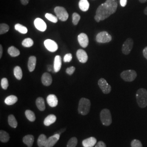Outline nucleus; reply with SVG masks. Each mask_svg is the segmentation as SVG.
Wrapping results in <instances>:
<instances>
[{
	"instance_id": "ddd939ff",
	"label": "nucleus",
	"mask_w": 147,
	"mask_h": 147,
	"mask_svg": "<svg viewBox=\"0 0 147 147\" xmlns=\"http://www.w3.org/2000/svg\"><path fill=\"white\" fill-rule=\"evenodd\" d=\"M60 137V134H55L54 135L47 138L46 144L44 147H53L58 142Z\"/></svg>"
},
{
	"instance_id": "c756f323",
	"label": "nucleus",
	"mask_w": 147,
	"mask_h": 147,
	"mask_svg": "<svg viewBox=\"0 0 147 147\" xmlns=\"http://www.w3.org/2000/svg\"><path fill=\"white\" fill-rule=\"evenodd\" d=\"M25 116L26 117L27 119L32 122L34 121L36 119L34 113L33 111L29 110H27L25 111Z\"/></svg>"
},
{
	"instance_id": "bb28decb",
	"label": "nucleus",
	"mask_w": 147,
	"mask_h": 147,
	"mask_svg": "<svg viewBox=\"0 0 147 147\" xmlns=\"http://www.w3.org/2000/svg\"><path fill=\"white\" fill-rule=\"evenodd\" d=\"M10 136L7 132L3 130H1L0 131V141L1 142L3 143H6L8 142L9 140Z\"/></svg>"
},
{
	"instance_id": "4468645a",
	"label": "nucleus",
	"mask_w": 147,
	"mask_h": 147,
	"mask_svg": "<svg viewBox=\"0 0 147 147\" xmlns=\"http://www.w3.org/2000/svg\"><path fill=\"white\" fill-rule=\"evenodd\" d=\"M76 56L80 62L85 63L88 61V55L86 52L82 49H79L76 52Z\"/></svg>"
},
{
	"instance_id": "1a4fd4ad",
	"label": "nucleus",
	"mask_w": 147,
	"mask_h": 147,
	"mask_svg": "<svg viewBox=\"0 0 147 147\" xmlns=\"http://www.w3.org/2000/svg\"><path fill=\"white\" fill-rule=\"evenodd\" d=\"M98 85L101 89L103 93L105 94H109L111 91V86L107 83L106 80L103 78H101L98 81Z\"/></svg>"
},
{
	"instance_id": "72a5a7b5",
	"label": "nucleus",
	"mask_w": 147,
	"mask_h": 147,
	"mask_svg": "<svg viewBox=\"0 0 147 147\" xmlns=\"http://www.w3.org/2000/svg\"><path fill=\"white\" fill-rule=\"evenodd\" d=\"M45 18L47 19L48 20L53 22V23H56L58 21V18L50 13L45 14Z\"/></svg>"
},
{
	"instance_id": "aec40b11",
	"label": "nucleus",
	"mask_w": 147,
	"mask_h": 147,
	"mask_svg": "<svg viewBox=\"0 0 147 147\" xmlns=\"http://www.w3.org/2000/svg\"><path fill=\"white\" fill-rule=\"evenodd\" d=\"M34 140V137L31 135H27L26 136L24 137L23 142L26 144L28 147H32L33 146V142Z\"/></svg>"
},
{
	"instance_id": "49530a36",
	"label": "nucleus",
	"mask_w": 147,
	"mask_h": 147,
	"mask_svg": "<svg viewBox=\"0 0 147 147\" xmlns=\"http://www.w3.org/2000/svg\"><path fill=\"white\" fill-rule=\"evenodd\" d=\"M2 53H3V47L2 45H0V58H2Z\"/></svg>"
},
{
	"instance_id": "393cba45",
	"label": "nucleus",
	"mask_w": 147,
	"mask_h": 147,
	"mask_svg": "<svg viewBox=\"0 0 147 147\" xmlns=\"http://www.w3.org/2000/svg\"><path fill=\"white\" fill-rule=\"evenodd\" d=\"M8 53H9V55L13 57H17L18 56L20 55V51L16 47L11 46V47H9L8 49Z\"/></svg>"
},
{
	"instance_id": "de8ad7c7",
	"label": "nucleus",
	"mask_w": 147,
	"mask_h": 147,
	"mask_svg": "<svg viewBox=\"0 0 147 147\" xmlns=\"http://www.w3.org/2000/svg\"><path fill=\"white\" fill-rule=\"evenodd\" d=\"M65 130V129H61V130H60V131H58L56 132V134H61V133H62V132H63Z\"/></svg>"
},
{
	"instance_id": "e433bc0d",
	"label": "nucleus",
	"mask_w": 147,
	"mask_h": 147,
	"mask_svg": "<svg viewBox=\"0 0 147 147\" xmlns=\"http://www.w3.org/2000/svg\"><path fill=\"white\" fill-rule=\"evenodd\" d=\"M1 87L3 89H5V90L7 89L8 87V86H9L8 79L5 78L2 79L1 81Z\"/></svg>"
},
{
	"instance_id": "6e6552de",
	"label": "nucleus",
	"mask_w": 147,
	"mask_h": 147,
	"mask_svg": "<svg viewBox=\"0 0 147 147\" xmlns=\"http://www.w3.org/2000/svg\"><path fill=\"white\" fill-rule=\"evenodd\" d=\"M133 47H134V40L131 38H129L123 44L122 48H121L122 53L124 55H127L131 53Z\"/></svg>"
},
{
	"instance_id": "5701e85b",
	"label": "nucleus",
	"mask_w": 147,
	"mask_h": 147,
	"mask_svg": "<svg viewBox=\"0 0 147 147\" xmlns=\"http://www.w3.org/2000/svg\"><path fill=\"white\" fill-rule=\"evenodd\" d=\"M80 9L83 11H87L89 8V3L87 0H80L79 3Z\"/></svg>"
},
{
	"instance_id": "423d86ee",
	"label": "nucleus",
	"mask_w": 147,
	"mask_h": 147,
	"mask_svg": "<svg viewBox=\"0 0 147 147\" xmlns=\"http://www.w3.org/2000/svg\"><path fill=\"white\" fill-rule=\"evenodd\" d=\"M54 11L56 16L61 21H65L68 20L69 17L68 13L67 11H66V9L63 7H56L54 9Z\"/></svg>"
},
{
	"instance_id": "b1692460",
	"label": "nucleus",
	"mask_w": 147,
	"mask_h": 147,
	"mask_svg": "<svg viewBox=\"0 0 147 147\" xmlns=\"http://www.w3.org/2000/svg\"><path fill=\"white\" fill-rule=\"evenodd\" d=\"M18 98L15 95H9L7 96L5 100V104L7 105H14L18 101Z\"/></svg>"
},
{
	"instance_id": "cd10ccee",
	"label": "nucleus",
	"mask_w": 147,
	"mask_h": 147,
	"mask_svg": "<svg viewBox=\"0 0 147 147\" xmlns=\"http://www.w3.org/2000/svg\"><path fill=\"white\" fill-rule=\"evenodd\" d=\"M14 74L16 79L20 80L22 78V71L21 67L19 66H16L14 69Z\"/></svg>"
},
{
	"instance_id": "c85d7f7f",
	"label": "nucleus",
	"mask_w": 147,
	"mask_h": 147,
	"mask_svg": "<svg viewBox=\"0 0 147 147\" xmlns=\"http://www.w3.org/2000/svg\"><path fill=\"white\" fill-rule=\"evenodd\" d=\"M8 124L11 127L16 128L18 126V122L16 120V117L14 115H11L8 116Z\"/></svg>"
},
{
	"instance_id": "20e7f679",
	"label": "nucleus",
	"mask_w": 147,
	"mask_h": 147,
	"mask_svg": "<svg viewBox=\"0 0 147 147\" xmlns=\"http://www.w3.org/2000/svg\"><path fill=\"white\" fill-rule=\"evenodd\" d=\"M100 120L102 124L105 126L110 125L112 122L110 111L104 109L100 112Z\"/></svg>"
},
{
	"instance_id": "a878e982",
	"label": "nucleus",
	"mask_w": 147,
	"mask_h": 147,
	"mask_svg": "<svg viewBox=\"0 0 147 147\" xmlns=\"http://www.w3.org/2000/svg\"><path fill=\"white\" fill-rule=\"evenodd\" d=\"M47 137L45 135L41 134L38 137V141H37V144H38V147H45L47 141Z\"/></svg>"
},
{
	"instance_id": "39448f33",
	"label": "nucleus",
	"mask_w": 147,
	"mask_h": 147,
	"mask_svg": "<svg viewBox=\"0 0 147 147\" xmlns=\"http://www.w3.org/2000/svg\"><path fill=\"white\" fill-rule=\"evenodd\" d=\"M137 74L135 70H126L121 74V79L126 82H132L137 78Z\"/></svg>"
},
{
	"instance_id": "0eeeda50",
	"label": "nucleus",
	"mask_w": 147,
	"mask_h": 147,
	"mask_svg": "<svg viewBox=\"0 0 147 147\" xmlns=\"http://www.w3.org/2000/svg\"><path fill=\"white\" fill-rule=\"evenodd\" d=\"M111 40L112 36L107 32H101L96 36V41L99 43H107Z\"/></svg>"
},
{
	"instance_id": "412c9836",
	"label": "nucleus",
	"mask_w": 147,
	"mask_h": 147,
	"mask_svg": "<svg viewBox=\"0 0 147 147\" xmlns=\"http://www.w3.org/2000/svg\"><path fill=\"white\" fill-rule=\"evenodd\" d=\"M56 121V117L54 115H50L47 116L44 121V124L45 126H50L53 124Z\"/></svg>"
},
{
	"instance_id": "8fccbe9b",
	"label": "nucleus",
	"mask_w": 147,
	"mask_h": 147,
	"mask_svg": "<svg viewBox=\"0 0 147 147\" xmlns=\"http://www.w3.org/2000/svg\"><path fill=\"white\" fill-rule=\"evenodd\" d=\"M144 13L145 15L147 16V7L144 9Z\"/></svg>"
},
{
	"instance_id": "a18cd8bd",
	"label": "nucleus",
	"mask_w": 147,
	"mask_h": 147,
	"mask_svg": "<svg viewBox=\"0 0 147 147\" xmlns=\"http://www.w3.org/2000/svg\"><path fill=\"white\" fill-rule=\"evenodd\" d=\"M20 1L22 5H27L29 2V0H20Z\"/></svg>"
},
{
	"instance_id": "c03bdc74",
	"label": "nucleus",
	"mask_w": 147,
	"mask_h": 147,
	"mask_svg": "<svg viewBox=\"0 0 147 147\" xmlns=\"http://www.w3.org/2000/svg\"><path fill=\"white\" fill-rule=\"evenodd\" d=\"M47 70L49 71H54V68H53V66L51 65H47Z\"/></svg>"
},
{
	"instance_id": "9b49d317",
	"label": "nucleus",
	"mask_w": 147,
	"mask_h": 147,
	"mask_svg": "<svg viewBox=\"0 0 147 147\" xmlns=\"http://www.w3.org/2000/svg\"><path fill=\"white\" fill-rule=\"evenodd\" d=\"M78 39L81 47L84 48L87 47L89 44V39L86 34L84 33H80L78 36Z\"/></svg>"
},
{
	"instance_id": "58836bf2",
	"label": "nucleus",
	"mask_w": 147,
	"mask_h": 147,
	"mask_svg": "<svg viewBox=\"0 0 147 147\" xmlns=\"http://www.w3.org/2000/svg\"><path fill=\"white\" fill-rule=\"evenodd\" d=\"M72 58H73L72 55L71 53H67L64 56L63 60H64V62H65V63L66 62H70L72 60Z\"/></svg>"
},
{
	"instance_id": "a19ab883",
	"label": "nucleus",
	"mask_w": 147,
	"mask_h": 147,
	"mask_svg": "<svg viewBox=\"0 0 147 147\" xmlns=\"http://www.w3.org/2000/svg\"><path fill=\"white\" fill-rule=\"evenodd\" d=\"M95 147H106L105 143L102 141H99L98 142Z\"/></svg>"
},
{
	"instance_id": "a211bd4d",
	"label": "nucleus",
	"mask_w": 147,
	"mask_h": 147,
	"mask_svg": "<svg viewBox=\"0 0 147 147\" xmlns=\"http://www.w3.org/2000/svg\"><path fill=\"white\" fill-rule=\"evenodd\" d=\"M62 67V58L59 55H57L54 59V64H53V68H54V72L57 73L61 68Z\"/></svg>"
},
{
	"instance_id": "6ab92c4d",
	"label": "nucleus",
	"mask_w": 147,
	"mask_h": 147,
	"mask_svg": "<svg viewBox=\"0 0 147 147\" xmlns=\"http://www.w3.org/2000/svg\"><path fill=\"white\" fill-rule=\"evenodd\" d=\"M37 63V58L35 56H32L28 58V68L30 72H32L34 70Z\"/></svg>"
},
{
	"instance_id": "f257e3e1",
	"label": "nucleus",
	"mask_w": 147,
	"mask_h": 147,
	"mask_svg": "<svg viewBox=\"0 0 147 147\" xmlns=\"http://www.w3.org/2000/svg\"><path fill=\"white\" fill-rule=\"evenodd\" d=\"M118 7L117 0H106L105 3L100 5L96 11L95 16L99 18L100 21H103L114 14Z\"/></svg>"
},
{
	"instance_id": "ea45409f",
	"label": "nucleus",
	"mask_w": 147,
	"mask_h": 147,
	"mask_svg": "<svg viewBox=\"0 0 147 147\" xmlns=\"http://www.w3.org/2000/svg\"><path fill=\"white\" fill-rule=\"evenodd\" d=\"M75 71V68L74 67H70L66 69V73L69 75H73Z\"/></svg>"
},
{
	"instance_id": "473e14b6",
	"label": "nucleus",
	"mask_w": 147,
	"mask_h": 147,
	"mask_svg": "<svg viewBox=\"0 0 147 147\" xmlns=\"http://www.w3.org/2000/svg\"><path fill=\"white\" fill-rule=\"evenodd\" d=\"M78 144V139L76 137H72L71 138L67 143V147H76Z\"/></svg>"
},
{
	"instance_id": "dca6fc26",
	"label": "nucleus",
	"mask_w": 147,
	"mask_h": 147,
	"mask_svg": "<svg viewBox=\"0 0 147 147\" xmlns=\"http://www.w3.org/2000/svg\"><path fill=\"white\" fill-rule=\"evenodd\" d=\"M47 100L48 105L51 107H55L58 105V99L55 95H49Z\"/></svg>"
},
{
	"instance_id": "09e8293b",
	"label": "nucleus",
	"mask_w": 147,
	"mask_h": 147,
	"mask_svg": "<svg viewBox=\"0 0 147 147\" xmlns=\"http://www.w3.org/2000/svg\"><path fill=\"white\" fill-rule=\"evenodd\" d=\"M140 2L142 3H146L147 2V0H138Z\"/></svg>"
},
{
	"instance_id": "f8f14e48",
	"label": "nucleus",
	"mask_w": 147,
	"mask_h": 147,
	"mask_svg": "<svg viewBox=\"0 0 147 147\" xmlns=\"http://www.w3.org/2000/svg\"><path fill=\"white\" fill-rule=\"evenodd\" d=\"M34 24L37 30L40 31L44 32L47 30V26L46 23L40 18H36L34 21Z\"/></svg>"
},
{
	"instance_id": "7ed1b4c3",
	"label": "nucleus",
	"mask_w": 147,
	"mask_h": 147,
	"mask_svg": "<svg viewBox=\"0 0 147 147\" xmlns=\"http://www.w3.org/2000/svg\"><path fill=\"white\" fill-rule=\"evenodd\" d=\"M90 101L87 98H82L79 101L78 112L82 115H87L89 112L90 108Z\"/></svg>"
},
{
	"instance_id": "f3484780",
	"label": "nucleus",
	"mask_w": 147,
	"mask_h": 147,
	"mask_svg": "<svg viewBox=\"0 0 147 147\" xmlns=\"http://www.w3.org/2000/svg\"><path fill=\"white\" fill-rule=\"evenodd\" d=\"M96 142V139L94 137H91L84 140L82 141V145L84 147H93Z\"/></svg>"
},
{
	"instance_id": "2f4dec72",
	"label": "nucleus",
	"mask_w": 147,
	"mask_h": 147,
	"mask_svg": "<svg viewBox=\"0 0 147 147\" xmlns=\"http://www.w3.org/2000/svg\"><path fill=\"white\" fill-rule=\"evenodd\" d=\"M33 44H34L33 40L31 38H30L25 39L22 42V45L24 47H31L33 45Z\"/></svg>"
},
{
	"instance_id": "9d476101",
	"label": "nucleus",
	"mask_w": 147,
	"mask_h": 147,
	"mask_svg": "<svg viewBox=\"0 0 147 147\" xmlns=\"http://www.w3.org/2000/svg\"><path fill=\"white\" fill-rule=\"evenodd\" d=\"M44 45L48 51L54 53L58 49V45L51 39H47L44 41Z\"/></svg>"
},
{
	"instance_id": "f704fd0d",
	"label": "nucleus",
	"mask_w": 147,
	"mask_h": 147,
	"mask_svg": "<svg viewBox=\"0 0 147 147\" xmlns=\"http://www.w3.org/2000/svg\"><path fill=\"white\" fill-rule=\"evenodd\" d=\"M9 27L6 24H1L0 25V34H3L9 31Z\"/></svg>"
},
{
	"instance_id": "c9c22d12",
	"label": "nucleus",
	"mask_w": 147,
	"mask_h": 147,
	"mask_svg": "<svg viewBox=\"0 0 147 147\" xmlns=\"http://www.w3.org/2000/svg\"><path fill=\"white\" fill-rule=\"evenodd\" d=\"M73 23L74 25H77L79 23V21L80 20V16L78 13H74L73 14Z\"/></svg>"
},
{
	"instance_id": "37998d69",
	"label": "nucleus",
	"mask_w": 147,
	"mask_h": 147,
	"mask_svg": "<svg viewBox=\"0 0 147 147\" xmlns=\"http://www.w3.org/2000/svg\"><path fill=\"white\" fill-rule=\"evenodd\" d=\"M143 55L144 57L146 58V59H147V47H145L143 49Z\"/></svg>"
},
{
	"instance_id": "7c9ffc66",
	"label": "nucleus",
	"mask_w": 147,
	"mask_h": 147,
	"mask_svg": "<svg viewBox=\"0 0 147 147\" xmlns=\"http://www.w3.org/2000/svg\"><path fill=\"white\" fill-rule=\"evenodd\" d=\"M15 29L17 31L21 33L22 34H26L28 32L27 28L25 26L22 25L20 24H17L15 25Z\"/></svg>"
},
{
	"instance_id": "f03ea898",
	"label": "nucleus",
	"mask_w": 147,
	"mask_h": 147,
	"mask_svg": "<svg viewBox=\"0 0 147 147\" xmlns=\"http://www.w3.org/2000/svg\"><path fill=\"white\" fill-rule=\"evenodd\" d=\"M137 103L141 108H145L147 106V90L144 88H140L136 92Z\"/></svg>"
},
{
	"instance_id": "2eb2a0df",
	"label": "nucleus",
	"mask_w": 147,
	"mask_h": 147,
	"mask_svg": "<svg viewBox=\"0 0 147 147\" xmlns=\"http://www.w3.org/2000/svg\"><path fill=\"white\" fill-rule=\"evenodd\" d=\"M42 82L45 86H49L52 84L53 79L51 75L48 73H45L42 76Z\"/></svg>"
},
{
	"instance_id": "4c0bfd02",
	"label": "nucleus",
	"mask_w": 147,
	"mask_h": 147,
	"mask_svg": "<svg viewBox=\"0 0 147 147\" xmlns=\"http://www.w3.org/2000/svg\"><path fill=\"white\" fill-rule=\"evenodd\" d=\"M131 147H143L141 142L138 140H133L131 143Z\"/></svg>"
},
{
	"instance_id": "79ce46f5",
	"label": "nucleus",
	"mask_w": 147,
	"mask_h": 147,
	"mask_svg": "<svg viewBox=\"0 0 147 147\" xmlns=\"http://www.w3.org/2000/svg\"><path fill=\"white\" fill-rule=\"evenodd\" d=\"M120 4L123 7H125L127 4V0H120Z\"/></svg>"
},
{
	"instance_id": "4be33fe9",
	"label": "nucleus",
	"mask_w": 147,
	"mask_h": 147,
	"mask_svg": "<svg viewBox=\"0 0 147 147\" xmlns=\"http://www.w3.org/2000/svg\"><path fill=\"white\" fill-rule=\"evenodd\" d=\"M36 104L37 105V108L41 111H43L45 109V101L44 99L42 97L38 98L36 101Z\"/></svg>"
}]
</instances>
